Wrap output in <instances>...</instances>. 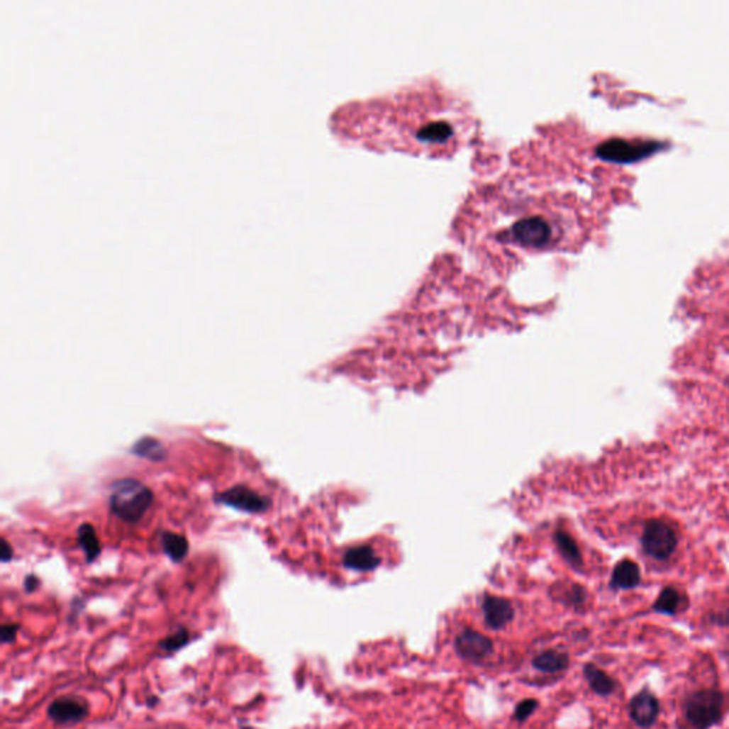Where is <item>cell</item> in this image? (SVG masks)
<instances>
[{
    "label": "cell",
    "instance_id": "obj_1",
    "mask_svg": "<svg viewBox=\"0 0 729 729\" xmlns=\"http://www.w3.org/2000/svg\"><path fill=\"white\" fill-rule=\"evenodd\" d=\"M152 501V491L134 479H123L111 486V511L126 523L134 524L140 521L150 510Z\"/></svg>",
    "mask_w": 729,
    "mask_h": 729
},
{
    "label": "cell",
    "instance_id": "obj_2",
    "mask_svg": "<svg viewBox=\"0 0 729 729\" xmlns=\"http://www.w3.org/2000/svg\"><path fill=\"white\" fill-rule=\"evenodd\" d=\"M723 703V694L718 689L705 688L695 691L684 701V719L689 729H711L720 723Z\"/></svg>",
    "mask_w": 729,
    "mask_h": 729
},
{
    "label": "cell",
    "instance_id": "obj_3",
    "mask_svg": "<svg viewBox=\"0 0 729 729\" xmlns=\"http://www.w3.org/2000/svg\"><path fill=\"white\" fill-rule=\"evenodd\" d=\"M641 544L644 552L657 560L669 559L678 545L675 531L661 520H650L645 524Z\"/></svg>",
    "mask_w": 729,
    "mask_h": 729
},
{
    "label": "cell",
    "instance_id": "obj_4",
    "mask_svg": "<svg viewBox=\"0 0 729 729\" xmlns=\"http://www.w3.org/2000/svg\"><path fill=\"white\" fill-rule=\"evenodd\" d=\"M661 148V143L658 141H644V143H631L624 138H608L599 144L597 154L608 161L616 162H633L641 158H645Z\"/></svg>",
    "mask_w": 729,
    "mask_h": 729
},
{
    "label": "cell",
    "instance_id": "obj_5",
    "mask_svg": "<svg viewBox=\"0 0 729 729\" xmlns=\"http://www.w3.org/2000/svg\"><path fill=\"white\" fill-rule=\"evenodd\" d=\"M216 500L221 504L234 507L245 513H262L268 510V507L271 506V500L268 497L258 494L257 491L251 490L244 484L234 486L217 494Z\"/></svg>",
    "mask_w": 729,
    "mask_h": 729
},
{
    "label": "cell",
    "instance_id": "obj_6",
    "mask_svg": "<svg viewBox=\"0 0 729 729\" xmlns=\"http://www.w3.org/2000/svg\"><path fill=\"white\" fill-rule=\"evenodd\" d=\"M455 650L462 660L479 662L493 652V642L484 634L466 628L456 637Z\"/></svg>",
    "mask_w": 729,
    "mask_h": 729
},
{
    "label": "cell",
    "instance_id": "obj_7",
    "mask_svg": "<svg viewBox=\"0 0 729 729\" xmlns=\"http://www.w3.org/2000/svg\"><path fill=\"white\" fill-rule=\"evenodd\" d=\"M90 713L89 703L79 696H60L55 699L49 708H48V716L59 723V725H67V723H77L83 719H86Z\"/></svg>",
    "mask_w": 729,
    "mask_h": 729
},
{
    "label": "cell",
    "instance_id": "obj_8",
    "mask_svg": "<svg viewBox=\"0 0 729 729\" xmlns=\"http://www.w3.org/2000/svg\"><path fill=\"white\" fill-rule=\"evenodd\" d=\"M661 712V705L658 698L648 689H642L637 692L630 703H628V715L633 719V722L642 728H651Z\"/></svg>",
    "mask_w": 729,
    "mask_h": 729
},
{
    "label": "cell",
    "instance_id": "obj_9",
    "mask_svg": "<svg viewBox=\"0 0 729 729\" xmlns=\"http://www.w3.org/2000/svg\"><path fill=\"white\" fill-rule=\"evenodd\" d=\"M482 610L484 614L486 625L491 630H501L514 618V608L511 603L501 597L487 596L483 600Z\"/></svg>",
    "mask_w": 729,
    "mask_h": 729
},
{
    "label": "cell",
    "instance_id": "obj_10",
    "mask_svg": "<svg viewBox=\"0 0 729 729\" xmlns=\"http://www.w3.org/2000/svg\"><path fill=\"white\" fill-rule=\"evenodd\" d=\"M343 564L355 572H371L381 564V559L369 545H356L345 553Z\"/></svg>",
    "mask_w": 729,
    "mask_h": 729
},
{
    "label": "cell",
    "instance_id": "obj_11",
    "mask_svg": "<svg viewBox=\"0 0 729 729\" xmlns=\"http://www.w3.org/2000/svg\"><path fill=\"white\" fill-rule=\"evenodd\" d=\"M640 583H641V572H640L638 564H635L633 560H623L613 570L610 587L616 591L633 590V589L638 587Z\"/></svg>",
    "mask_w": 729,
    "mask_h": 729
},
{
    "label": "cell",
    "instance_id": "obj_12",
    "mask_svg": "<svg viewBox=\"0 0 729 729\" xmlns=\"http://www.w3.org/2000/svg\"><path fill=\"white\" fill-rule=\"evenodd\" d=\"M570 665L569 654L560 650H547L533 658V667L545 674L566 671Z\"/></svg>",
    "mask_w": 729,
    "mask_h": 729
},
{
    "label": "cell",
    "instance_id": "obj_13",
    "mask_svg": "<svg viewBox=\"0 0 729 729\" xmlns=\"http://www.w3.org/2000/svg\"><path fill=\"white\" fill-rule=\"evenodd\" d=\"M583 674L590 688L600 696H610L617 689V681L591 662L584 665Z\"/></svg>",
    "mask_w": 729,
    "mask_h": 729
},
{
    "label": "cell",
    "instance_id": "obj_14",
    "mask_svg": "<svg viewBox=\"0 0 729 729\" xmlns=\"http://www.w3.org/2000/svg\"><path fill=\"white\" fill-rule=\"evenodd\" d=\"M161 545H162L164 553L174 563H179L181 560H184L187 553H189V541H187V538L184 535L177 534V533H171V531L162 533V535H161Z\"/></svg>",
    "mask_w": 729,
    "mask_h": 729
},
{
    "label": "cell",
    "instance_id": "obj_15",
    "mask_svg": "<svg viewBox=\"0 0 729 729\" xmlns=\"http://www.w3.org/2000/svg\"><path fill=\"white\" fill-rule=\"evenodd\" d=\"M131 453L152 462H164L168 456L165 446L155 438H143L131 447Z\"/></svg>",
    "mask_w": 729,
    "mask_h": 729
},
{
    "label": "cell",
    "instance_id": "obj_16",
    "mask_svg": "<svg viewBox=\"0 0 729 729\" xmlns=\"http://www.w3.org/2000/svg\"><path fill=\"white\" fill-rule=\"evenodd\" d=\"M77 535H79V545L83 549L87 562L91 563L93 560H96L99 557V555L101 552V545H100V541H99L94 527L89 523H84L79 527Z\"/></svg>",
    "mask_w": 729,
    "mask_h": 729
},
{
    "label": "cell",
    "instance_id": "obj_17",
    "mask_svg": "<svg viewBox=\"0 0 729 729\" xmlns=\"http://www.w3.org/2000/svg\"><path fill=\"white\" fill-rule=\"evenodd\" d=\"M681 606V594L674 587H665L652 604V611L664 616H677Z\"/></svg>",
    "mask_w": 729,
    "mask_h": 729
},
{
    "label": "cell",
    "instance_id": "obj_18",
    "mask_svg": "<svg viewBox=\"0 0 729 729\" xmlns=\"http://www.w3.org/2000/svg\"><path fill=\"white\" fill-rule=\"evenodd\" d=\"M556 541H557V545H559L563 557L570 564H573V566L581 564V555L579 550V545L576 544V541L572 535H569L564 531H559V533H556Z\"/></svg>",
    "mask_w": 729,
    "mask_h": 729
},
{
    "label": "cell",
    "instance_id": "obj_19",
    "mask_svg": "<svg viewBox=\"0 0 729 729\" xmlns=\"http://www.w3.org/2000/svg\"><path fill=\"white\" fill-rule=\"evenodd\" d=\"M190 641V633L187 628H178L174 634L165 637L162 641H160L158 647L161 651H165V652H175L178 651L179 648L186 647Z\"/></svg>",
    "mask_w": 729,
    "mask_h": 729
},
{
    "label": "cell",
    "instance_id": "obj_20",
    "mask_svg": "<svg viewBox=\"0 0 729 729\" xmlns=\"http://www.w3.org/2000/svg\"><path fill=\"white\" fill-rule=\"evenodd\" d=\"M537 708H538V701L537 699H533V698L524 699L520 703H517V706L514 709V718L518 722H524L535 712Z\"/></svg>",
    "mask_w": 729,
    "mask_h": 729
},
{
    "label": "cell",
    "instance_id": "obj_21",
    "mask_svg": "<svg viewBox=\"0 0 729 729\" xmlns=\"http://www.w3.org/2000/svg\"><path fill=\"white\" fill-rule=\"evenodd\" d=\"M21 630L19 624H4L0 630V641L4 644H11L16 640L18 633Z\"/></svg>",
    "mask_w": 729,
    "mask_h": 729
},
{
    "label": "cell",
    "instance_id": "obj_22",
    "mask_svg": "<svg viewBox=\"0 0 729 729\" xmlns=\"http://www.w3.org/2000/svg\"><path fill=\"white\" fill-rule=\"evenodd\" d=\"M0 553H2V555H0V559H2L4 563H8L13 557L12 545L8 542L6 538H2V542H0Z\"/></svg>",
    "mask_w": 729,
    "mask_h": 729
},
{
    "label": "cell",
    "instance_id": "obj_23",
    "mask_svg": "<svg viewBox=\"0 0 729 729\" xmlns=\"http://www.w3.org/2000/svg\"><path fill=\"white\" fill-rule=\"evenodd\" d=\"M39 584H40L39 579H38L36 576H33V574H30V576H28V577L25 579V590H26L28 593H33L35 590H38Z\"/></svg>",
    "mask_w": 729,
    "mask_h": 729
},
{
    "label": "cell",
    "instance_id": "obj_24",
    "mask_svg": "<svg viewBox=\"0 0 729 729\" xmlns=\"http://www.w3.org/2000/svg\"><path fill=\"white\" fill-rule=\"evenodd\" d=\"M155 702H157V698H152V699H150V702H148V705H150V706H152V705H154V703H155Z\"/></svg>",
    "mask_w": 729,
    "mask_h": 729
},
{
    "label": "cell",
    "instance_id": "obj_25",
    "mask_svg": "<svg viewBox=\"0 0 729 729\" xmlns=\"http://www.w3.org/2000/svg\"><path fill=\"white\" fill-rule=\"evenodd\" d=\"M169 729H186V728H169Z\"/></svg>",
    "mask_w": 729,
    "mask_h": 729
},
{
    "label": "cell",
    "instance_id": "obj_26",
    "mask_svg": "<svg viewBox=\"0 0 729 729\" xmlns=\"http://www.w3.org/2000/svg\"><path fill=\"white\" fill-rule=\"evenodd\" d=\"M243 729H252V728H243Z\"/></svg>",
    "mask_w": 729,
    "mask_h": 729
}]
</instances>
